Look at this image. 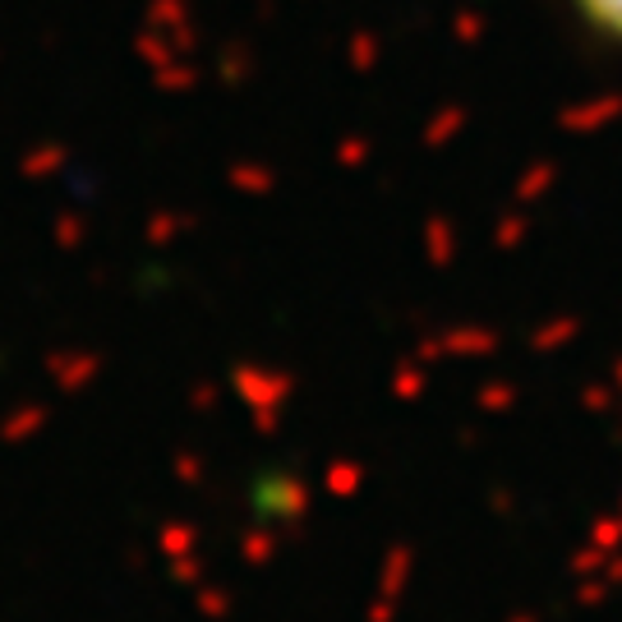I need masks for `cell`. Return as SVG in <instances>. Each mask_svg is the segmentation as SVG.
<instances>
[{
    "instance_id": "obj_1",
    "label": "cell",
    "mask_w": 622,
    "mask_h": 622,
    "mask_svg": "<svg viewBox=\"0 0 622 622\" xmlns=\"http://www.w3.org/2000/svg\"><path fill=\"white\" fill-rule=\"evenodd\" d=\"M553 6L581 46L622 65V0H553Z\"/></svg>"
},
{
    "instance_id": "obj_2",
    "label": "cell",
    "mask_w": 622,
    "mask_h": 622,
    "mask_svg": "<svg viewBox=\"0 0 622 622\" xmlns=\"http://www.w3.org/2000/svg\"><path fill=\"white\" fill-rule=\"evenodd\" d=\"M259 512H268L281 535H291L309 521V512H314V489H309V479L281 470L259 485Z\"/></svg>"
},
{
    "instance_id": "obj_3",
    "label": "cell",
    "mask_w": 622,
    "mask_h": 622,
    "mask_svg": "<svg viewBox=\"0 0 622 622\" xmlns=\"http://www.w3.org/2000/svg\"><path fill=\"white\" fill-rule=\"evenodd\" d=\"M231 383H236V397L249 411H281V406L296 397V374L263 370V364H236Z\"/></svg>"
},
{
    "instance_id": "obj_4",
    "label": "cell",
    "mask_w": 622,
    "mask_h": 622,
    "mask_svg": "<svg viewBox=\"0 0 622 622\" xmlns=\"http://www.w3.org/2000/svg\"><path fill=\"white\" fill-rule=\"evenodd\" d=\"M411 572H415V549L402 540V545H392L379 562V595L383 600H397L406 595V585H411Z\"/></svg>"
},
{
    "instance_id": "obj_5",
    "label": "cell",
    "mask_w": 622,
    "mask_h": 622,
    "mask_svg": "<svg viewBox=\"0 0 622 622\" xmlns=\"http://www.w3.org/2000/svg\"><path fill=\"white\" fill-rule=\"evenodd\" d=\"M494 346H498V336L470 328V332H452V336H443V342H424V346H419V360H443V355H489Z\"/></svg>"
},
{
    "instance_id": "obj_6",
    "label": "cell",
    "mask_w": 622,
    "mask_h": 622,
    "mask_svg": "<svg viewBox=\"0 0 622 622\" xmlns=\"http://www.w3.org/2000/svg\"><path fill=\"white\" fill-rule=\"evenodd\" d=\"M281 549V530L277 526H249L240 535V562L245 568H268Z\"/></svg>"
},
{
    "instance_id": "obj_7",
    "label": "cell",
    "mask_w": 622,
    "mask_h": 622,
    "mask_svg": "<svg viewBox=\"0 0 622 622\" xmlns=\"http://www.w3.org/2000/svg\"><path fill=\"white\" fill-rule=\"evenodd\" d=\"M157 549H162V558H185V553H199V526H194V521H185V517L162 521V530H157Z\"/></svg>"
},
{
    "instance_id": "obj_8",
    "label": "cell",
    "mask_w": 622,
    "mask_h": 622,
    "mask_svg": "<svg viewBox=\"0 0 622 622\" xmlns=\"http://www.w3.org/2000/svg\"><path fill=\"white\" fill-rule=\"evenodd\" d=\"M194 609H199V618H208V622H226L236 613V595L226 585L199 581V585H194Z\"/></svg>"
},
{
    "instance_id": "obj_9",
    "label": "cell",
    "mask_w": 622,
    "mask_h": 622,
    "mask_svg": "<svg viewBox=\"0 0 622 622\" xmlns=\"http://www.w3.org/2000/svg\"><path fill=\"white\" fill-rule=\"evenodd\" d=\"M51 370H55V383H61L65 392H79L97 379V360L93 355H61V360H51Z\"/></svg>"
},
{
    "instance_id": "obj_10",
    "label": "cell",
    "mask_w": 622,
    "mask_h": 622,
    "mask_svg": "<svg viewBox=\"0 0 622 622\" xmlns=\"http://www.w3.org/2000/svg\"><path fill=\"white\" fill-rule=\"evenodd\" d=\"M360 485H364V466L360 462H332L328 475H323V489L332 498H355Z\"/></svg>"
},
{
    "instance_id": "obj_11",
    "label": "cell",
    "mask_w": 622,
    "mask_h": 622,
    "mask_svg": "<svg viewBox=\"0 0 622 622\" xmlns=\"http://www.w3.org/2000/svg\"><path fill=\"white\" fill-rule=\"evenodd\" d=\"M424 387H429V379H424L419 360H406V364L392 370V397H397V402H419Z\"/></svg>"
},
{
    "instance_id": "obj_12",
    "label": "cell",
    "mask_w": 622,
    "mask_h": 622,
    "mask_svg": "<svg viewBox=\"0 0 622 622\" xmlns=\"http://www.w3.org/2000/svg\"><path fill=\"white\" fill-rule=\"evenodd\" d=\"M517 402H521L517 383H485V387H479V397H475V406L489 411V415H507Z\"/></svg>"
},
{
    "instance_id": "obj_13",
    "label": "cell",
    "mask_w": 622,
    "mask_h": 622,
    "mask_svg": "<svg viewBox=\"0 0 622 622\" xmlns=\"http://www.w3.org/2000/svg\"><path fill=\"white\" fill-rule=\"evenodd\" d=\"M46 424V406H19L10 419H6V438L19 443V438H33Z\"/></svg>"
},
{
    "instance_id": "obj_14",
    "label": "cell",
    "mask_w": 622,
    "mask_h": 622,
    "mask_svg": "<svg viewBox=\"0 0 622 622\" xmlns=\"http://www.w3.org/2000/svg\"><path fill=\"white\" fill-rule=\"evenodd\" d=\"M585 540L600 545L604 553H618V549H622V517H618V512L595 517V521H590V535H585Z\"/></svg>"
},
{
    "instance_id": "obj_15",
    "label": "cell",
    "mask_w": 622,
    "mask_h": 622,
    "mask_svg": "<svg viewBox=\"0 0 622 622\" xmlns=\"http://www.w3.org/2000/svg\"><path fill=\"white\" fill-rule=\"evenodd\" d=\"M613 553H604L600 545H581L572 558H568V572H572V581H581V577H595V572H604V562H609Z\"/></svg>"
},
{
    "instance_id": "obj_16",
    "label": "cell",
    "mask_w": 622,
    "mask_h": 622,
    "mask_svg": "<svg viewBox=\"0 0 622 622\" xmlns=\"http://www.w3.org/2000/svg\"><path fill=\"white\" fill-rule=\"evenodd\" d=\"M172 475L180 479V485H204V479H208V462L199 457V452H176V457H172Z\"/></svg>"
},
{
    "instance_id": "obj_17",
    "label": "cell",
    "mask_w": 622,
    "mask_h": 622,
    "mask_svg": "<svg viewBox=\"0 0 622 622\" xmlns=\"http://www.w3.org/2000/svg\"><path fill=\"white\" fill-rule=\"evenodd\" d=\"M609 595H613V585H609V577H604V572L581 577V581H577V604H581V609H600Z\"/></svg>"
},
{
    "instance_id": "obj_18",
    "label": "cell",
    "mask_w": 622,
    "mask_h": 622,
    "mask_svg": "<svg viewBox=\"0 0 622 622\" xmlns=\"http://www.w3.org/2000/svg\"><path fill=\"white\" fill-rule=\"evenodd\" d=\"M618 397H622V392L613 387V379H609V383H590V387L581 392V406H585L590 415H604V411H613Z\"/></svg>"
},
{
    "instance_id": "obj_19",
    "label": "cell",
    "mask_w": 622,
    "mask_h": 622,
    "mask_svg": "<svg viewBox=\"0 0 622 622\" xmlns=\"http://www.w3.org/2000/svg\"><path fill=\"white\" fill-rule=\"evenodd\" d=\"M166 572L180 585H199L204 581V558L199 553H185V558H166Z\"/></svg>"
},
{
    "instance_id": "obj_20",
    "label": "cell",
    "mask_w": 622,
    "mask_h": 622,
    "mask_svg": "<svg viewBox=\"0 0 622 622\" xmlns=\"http://www.w3.org/2000/svg\"><path fill=\"white\" fill-rule=\"evenodd\" d=\"M577 336V323H553V328H545V332H535V351H553V346H562V342H572Z\"/></svg>"
},
{
    "instance_id": "obj_21",
    "label": "cell",
    "mask_w": 622,
    "mask_h": 622,
    "mask_svg": "<svg viewBox=\"0 0 622 622\" xmlns=\"http://www.w3.org/2000/svg\"><path fill=\"white\" fill-rule=\"evenodd\" d=\"M249 419H253V434H277L281 429V411H249Z\"/></svg>"
},
{
    "instance_id": "obj_22",
    "label": "cell",
    "mask_w": 622,
    "mask_h": 622,
    "mask_svg": "<svg viewBox=\"0 0 622 622\" xmlns=\"http://www.w3.org/2000/svg\"><path fill=\"white\" fill-rule=\"evenodd\" d=\"M189 406H194V411H212V406H217V387H212V383H199V387L189 392Z\"/></svg>"
},
{
    "instance_id": "obj_23",
    "label": "cell",
    "mask_w": 622,
    "mask_h": 622,
    "mask_svg": "<svg viewBox=\"0 0 622 622\" xmlns=\"http://www.w3.org/2000/svg\"><path fill=\"white\" fill-rule=\"evenodd\" d=\"M370 622H392L397 618V600H383V595H374V604H370V613H364Z\"/></svg>"
},
{
    "instance_id": "obj_24",
    "label": "cell",
    "mask_w": 622,
    "mask_h": 622,
    "mask_svg": "<svg viewBox=\"0 0 622 622\" xmlns=\"http://www.w3.org/2000/svg\"><path fill=\"white\" fill-rule=\"evenodd\" d=\"M489 507H494L498 517H512V512H517V498L507 494V489H494V494H489Z\"/></svg>"
},
{
    "instance_id": "obj_25",
    "label": "cell",
    "mask_w": 622,
    "mask_h": 622,
    "mask_svg": "<svg viewBox=\"0 0 622 622\" xmlns=\"http://www.w3.org/2000/svg\"><path fill=\"white\" fill-rule=\"evenodd\" d=\"M604 577H609V585H613V590L622 585V549H618V553L604 562Z\"/></svg>"
},
{
    "instance_id": "obj_26",
    "label": "cell",
    "mask_w": 622,
    "mask_h": 622,
    "mask_svg": "<svg viewBox=\"0 0 622 622\" xmlns=\"http://www.w3.org/2000/svg\"><path fill=\"white\" fill-rule=\"evenodd\" d=\"M507 622H540V618H535V613H512Z\"/></svg>"
},
{
    "instance_id": "obj_27",
    "label": "cell",
    "mask_w": 622,
    "mask_h": 622,
    "mask_svg": "<svg viewBox=\"0 0 622 622\" xmlns=\"http://www.w3.org/2000/svg\"><path fill=\"white\" fill-rule=\"evenodd\" d=\"M613 387H618V392H622V360H618V364H613Z\"/></svg>"
},
{
    "instance_id": "obj_28",
    "label": "cell",
    "mask_w": 622,
    "mask_h": 622,
    "mask_svg": "<svg viewBox=\"0 0 622 622\" xmlns=\"http://www.w3.org/2000/svg\"><path fill=\"white\" fill-rule=\"evenodd\" d=\"M618 517H622V507H618Z\"/></svg>"
}]
</instances>
